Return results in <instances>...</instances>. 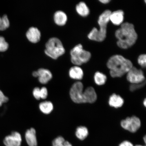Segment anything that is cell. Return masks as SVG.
<instances>
[{
    "mask_svg": "<svg viewBox=\"0 0 146 146\" xmlns=\"http://www.w3.org/2000/svg\"><path fill=\"white\" fill-rule=\"evenodd\" d=\"M40 111L45 114H49L54 109V105L52 102L45 101L40 103L39 106Z\"/></svg>",
    "mask_w": 146,
    "mask_h": 146,
    "instance_id": "18",
    "label": "cell"
},
{
    "mask_svg": "<svg viewBox=\"0 0 146 146\" xmlns=\"http://www.w3.org/2000/svg\"><path fill=\"white\" fill-rule=\"evenodd\" d=\"M143 105H144V106H145V107H146V99H145V100H144L143 102Z\"/></svg>",
    "mask_w": 146,
    "mask_h": 146,
    "instance_id": "34",
    "label": "cell"
},
{
    "mask_svg": "<svg viewBox=\"0 0 146 146\" xmlns=\"http://www.w3.org/2000/svg\"><path fill=\"white\" fill-rule=\"evenodd\" d=\"M115 36L118 40V46L123 49H128L133 46L138 38L134 25L127 22L122 24L120 28L116 31Z\"/></svg>",
    "mask_w": 146,
    "mask_h": 146,
    "instance_id": "1",
    "label": "cell"
},
{
    "mask_svg": "<svg viewBox=\"0 0 146 146\" xmlns=\"http://www.w3.org/2000/svg\"><path fill=\"white\" fill-rule=\"evenodd\" d=\"M145 84V81L142 82V83L135 84H131L129 87V90L133 92L136 90H138L140 88L143 87Z\"/></svg>",
    "mask_w": 146,
    "mask_h": 146,
    "instance_id": "24",
    "label": "cell"
},
{
    "mask_svg": "<svg viewBox=\"0 0 146 146\" xmlns=\"http://www.w3.org/2000/svg\"><path fill=\"white\" fill-rule=\"evenodd\" d=\"M75 134L76 137L78 139L83 140L88 136L89 131L86 127L80 126L76 128Z\"/></svg>",
    "mask_w": 146,
    "mask_h": 146,
    "instance_id": "20",
    "label": "cell"
},
{
    "mask_svg": "<svg viewBox=\"0 0 146 146\" xmlns=\"http://www.w3.org/2000/svg\"><path fill=\"white\" fill-rule=\"evenodd\" d=\"M33 94L36 100H39L40 99V88L38 87L35 88L33 91Z\"/></svg>",
    "mask_w": 146,
    "mask_h": 146,
    "instance_id": "26",
    "label": "cell"
},
{
    "mask_svg": "<svg viewBox=\"0 0 146 146\" xmlns=\"http://www.w3.org/2000/svg\"><path fill=\"white\" fill-rule=\"evenodd\" d=\"M9 98L3 94L2 91L0 90V107L3 103H6L8 101Z\"/></svg>",
    "mask_w": 146,
    "mask_h": 146,
    "instance_id": "28",
    "label": "cell"
},
{
    "mask_svg": "<svg viewBox=\"0 0 146 146\" xmlns=\"http://www.w3.org/2000/svg\"><path fill=\"white\" fill-rule=\"evenodd\" d=\"M95 83L98 86L103 85L107 81L106 76L101 72H97L95 73L94 76Z\"/></svg>",
    "mask_w": 146,
    "mask_h": 146,
    "instance_id": "21",
    "label": "cell"
},
{
    "mask_svg": "<svg viewBox=\"0 0 146 146\" xmlns=\"http://www.w3.org/2000/svg\"><path fill=\"white\" fill-rule=\"evenodd\" d=\"M1 18L5 26L6 27L7 29L8 28L9 26H10V24L8 16H7L6 15H4L1 17Z\"/></svg>",
    "mask_w": 146,
    "mask_h": 146,
    "instance_id": "29",
    "label": "cell"
},
{
    "mask_svg": "<svg viewBox=\"0 0 146 146\" xmlns=\"http://www.w3.org/2000/svg\"><path fill=\"white\" fill-rule=\"evenodd\" d=\"M146 136H145V137H144L143 138V139L144 140V141H145V143H146Z\"/></svg>",
    "mask_w": 146,
    "mask_h": 146,
    "instance_id": "35",
    "label": "cell"
},
{
    "mask_svg": "<svg viewBox=\"0 0 146 146\" xmlns=\"http://www.w3.org/2000/svg\"><path fill=\"white\" fill-rule=\"evenodd\" d=\"M108 103L110 106L118 108L123 106L124 101L121 97L118 95L114 94L110 97Z\"/></svg>",
    "mask_w": 146,
    "mask_h": 146,
    "instance_id": "15",
    "label": "cell"
},
{
    "mask_svg": "<svg viewBox=\"0 0 146 146\" xmlns=\"http://www.w3.org/2000/svg\"><path fill=\"white\" fill-rule=\"evenodd\" d=\"M33 76L35 78H38V73L37 71H34L32 73Z\"/></svg>",
    "mask_w": 146,
    "mask_h": 146,
    "instance_id": "33",
    "label": "cell"
},
{
    "mask_svg": "<svg viewBox=\"0 0 146 146\" xmlns=\"http://www.w3.org/2000/svg\"><path fill=\"white\" fill-rule=\"evenodd\" d=\"M54 21L56 25L63 26L66 24L67 21L66 14L62 11H57L54 14Z\"/></svg>",
    "mask_w": 146,
    "mask_h": 146,
    "instance_id": "17",
    "label": "cell"
},
{
    "mask_svg": "<svg viewBox=\"0 0 146 146\" xmlns=\"http://www.w3.org/2000/svg\"><path fill=\"white\" fill-rule=\"evenodd\" d=\"M48 95V90L46 87H43L40 88V98L45 100Z\"/></svg>",
    "mask_w": 146,
    "mask_h": 146,
    "instance_id": "27",
    "label": "cell"
},
{
    "mask_svg": "<svg viewBox=\"0 0 146 146\" xmlns=\"http://www.w3.org/2000/svg\"><path fill=\"white\" fill-rule=\"evenodd\" d=\"M127 74V80L131 84L140 83L145 81L143 71L133 66Z\"/></svg>",
    "mask_w": 146,
    "mask_h": 146,
    "instance_id": "8",
    "label": "cell"
},
{
    "mask_svg": "<svg viewBox=\"0 0 146 146\" xmlns=\"http://www.w3.org/2000/svg\"><path fill=\"white\" fill-rule=\"evenodd\" d=\"M7 29V27L3 23L1 17H0V31H4L6 30Z\"/></svg>",
    "mask_w": 146,
    "mask_h": 146,
    "instance_id": "30",
    "label": "cell"
},
{
    "mask_svg": "<svg viewBox=\"0 0 146 146\" xmlns=\"http://www.w3.org/2000/svg\"><path fill=\"white\" fill-rule=\"evenodd\" d=\"M124 19V13L122 10H118L111 12L110 21L116 25H121L123 23Z\"/></svg>",
    "mask_w": 146,
    "mask_h": 146,
    "instance_id": "14",
    "label": "cell"
},
{
    "mask_svg": "<svg viewBox=\"0 0 146 146\" xmlns=\"http://www.w3.org/2000/svg\"><path fill=\"white\" fill-rule=\"evenodd\" d=\"M25 140L29 146H37L36 131L34 128L27 129L25 134Z\"/></svg>",
    "mask_w": 146,
    "mask_h": 146,
    "instance_id": "13",
    "label": "cell"
},
{
    "mask_svg": "<svg viewBox=\"0 0 146 146\" xmlns=\"http://www.w3.org/2000/svg\"><path fill=\"white\" fill-rule=\"evenodd\" d=\"M69 77L72 79L80 80L83 78L84 72L82 69L78 66H73L69 71Z\"/></svg>",
    "mask_w": 146,
    "mask_h": 146,
    "instance_id": "16",
    "label": "cell"
},
{
    "mask_svg": "<svg viewBox=\"0 0 146 146\" xmlns=\"http://www.w3.org/2000/svg\"><path fill=\"white\" fill-rule=\"evenodd\" d=\"M111 11L107 10L99 16L98 23L100 29L94 27L88 35V37L91 40L101 42L104 40L106 37L107 25L110 21Z\"/></svg>",
    "mask_w": 146,
    "mask_h": 146,
    "instance_id": "3",
    "label": "cell"
},
{
    "mask_svg": "<svg viewBox=\"0 0 146 146\" xmlns=\"http://www.w3.org/2000/svg\"><path fill=\"white\" fill-rule=\"evenodd\" d=\"M76 10L77 13L82 17H86L90 13L88 7L84 2H81L76 5Z\"/></svg>",
    "mask_w": 146,
    "mask_h": 146,
    "instance_id": "19",
    "label": "cell"
},
{
    "mask_svg": "<svg viewBox=\"0 0 146 146\" xmlns=\"http://www.w3.org/2000/svg\"><path fill=\"white\" fill-rule=\"evenodd\" d=\"M138 63L140 66L145 68L146 65V55L145 54H142L139 56Z\"/></svg>",
    "mask_w": 146,
    "mask_h": 146,
    "instance_id": "25",
    "label": "cell"
},
{
    "mask_svg": "<svg viewBox=\"0 0 146 146\" xmlns=\"http://www.w3.org/2000/svg\"><path fill=\"white\" fill-rule=\"evenodd\" d=\"M9 46L8 43L5 41V38L0 36V52H5L8 50Z\"/></svg>",
    "mask_w": 146,
    "mask_h": 146,
    "instance_id": "23",
    "label": "cell"
},
{
    "mask_svg": "<svg viewBox=\"0 0 146 146\" xmlns=\"http://www.w3.org/2000/svg\"><path fill=\"white\" fill-rule=\"evenodd\" d=\"M26 36L27 39L31 42L36 43L40 40L41 34L39 29L36 27H32L27 31Z\"/></svg>",
    "mask_w": 146,
    "mask_h": 146,
    "instance_id": "10",
    "label": "cell"
},
{
    "mask_svg": "<svg viewBox=\"0 0 146 146\" xmlns=\"http://www.w3.org/2000/svg\"><path fill=\"white\" fill-rule=\"evenodd\" d=\"M107 65L110 69V74L113 78L122 77L133 67L130 60L119 54L111 56L108 61Z\"/></svg>",
    "mask_w": 146,
    "mask_h": 146,
    "instance_id": "2",
    "label": "cell"
},
{
    "mask_svg": "<svg viewBox=\"0 0 146 146\" xmlns=\"http://www.w3.org/2000/svg\"><path fill=\"white\" fill-rule=\"evenodd\" d=\"M99 1L103 4H106L109 3L110 1V0H100Z\"/></svg>",
    "mask_w": 146,
    "mask_h": 146,
    "instance_id": "32",
    "label": "cell"
},
{
    "mask_svg": "<svg viewBox=\"0 0 146 146\" xmlns=\"http://www.w3.org/2000/svg\"><path fill=\"white\" fill-rule=\"evenodd\" d=\"M45 47L44 52L46 54L54 59H57L65 52L62 43L56 37L49 39L46 44Z\"/></svg>",
    "mask_w": 146,
    "mask_h": 146,
    "instance_id": "4",
    "label": "cell"
},
{
    "mask_svg": "<svg viewBox=\"0 0 146 146\" xmlns=\"http://www.w3.org/2000/svg\"><path fill=\"white\" fill-rule=\"evenodd\" d=\"M83 88V84L81 82H76L72 86L69 91V95L71 100L74 103H85Z\"/></svg>",
    "mask_w": 146,
    "mask_h": 146,
    "instance_id": "6",
    "label": "cell"
},
{
    "mask_svg": "<svg viewBox=\"0 0 146 146\" xmlns=\"http://www.w3.org/2000/svg\"><path fill=\"white\" fill-rule=\"evenodd\" d=\"M22 141L21 134L17 131H14L5 137L3 142L5 146H21Z\"/></svg>",
    "mask_w": 146,
    "mask_h": 146,
    "instance_id": "9",
    "label": "cell"
},
{
    "mask_svg": "<svg viewBox=\"0 0 146 146\" xmlns=\"http://www.w3.org/2000/svg\"><path fill=\"white\" fill-rule=\"evenodd\" d=\"M120 125L125 130L134 133L136 132L141 127V122L139 118L133 116L122 120Z\"/></svg>",
    "mask_w": 146,
    "mask_h": 146,
    "instance_id": "7",
    "label": "cell"
},
{
    "mask_svg": "<svg viewBox=\"0 0 146 146\" xmlns=\"http://www.w3.org/2000/svg\"><path fill=\"white\" fill-rule=\"evenodd\" d=\"M135 146H144L140 145H137Z\"/></svg>",
    "mask_w": 146,
    "mask_h": 146,
    "instance_id": "36",
    "label": "cell"
},
{
    "mask_svg": "<svg viewBox=\"0 0 146 146\" xmlns=\"http://www.w3.org/2000/svg\"><path fill=\"white\" fill-rule=\"evenodd\" d=\"M70 55L72 62L78 66L87 63L91 56L90 52L84 50L81 44L76 45L71 50Z\"/></svg>",
    "mask_w": 146,
    "mask_h": 146,
    "instance_id": "5",
    "label": "cell"
},
{
    "mask_svg": "<svg viewBox=\"0 0 146 146\" xmlns=\"http://www.w3.org/2000/svg\"><path fill=\"white\" fill-rule=\"evenodd\" d=\"M37 71L38 73V80L41 84H46L52 79V73L48 69L41 68Z\"/></svg>",
    "mask_w": 146,
    "mask_h": 146,
    "instance_id": "11",
    "label": "cell"
},
{
    "mask_svg": "<svg viewBox=\"0 0 146 146\" xmlns=\"http://www.w3.org/2000/svg\"><path fill=\"white\" fill-rule=\"evenodd\" d=\"M84 98L85 103H94L97 99L95 90L92 87H89L84 91Z\"/></svg>",
    "mask_w": 146,
    "mask_h": 146,
    "instance_id": "12",
    "label": "cell"
},
{
    "mask_svg": "<svg viewBox=\"0 0 146 146\" xmlns=\"http://www.w3.org/2000/svg\"><path fill=\"white\" fill-rule=\"evenodd\" d=\"M52 146H72L68 141H66L63 137L59 136L53 140Z\"/></svg>",
    "mask_w": 146,
    "mask_h": 146,
    "instance_id": "22",
    "label": "cell"
},
{
    "mask_svg": "<svg viewBox=\"0 0 146 146\" xmlns=\"http://www.w3.org/2000/svg\"><path fill=\"white\" fill-rule=\"evenodd\" d=\"M119 146H134L132 143L128 141H124L121 142Z\"/></svg>",
    "mask_w": 146,
    "mask_h": 146,
    "instance_id": "31",
    "label": "cell"
}]
</instances>
